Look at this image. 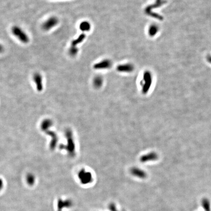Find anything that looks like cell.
<instances>
[{
	"instance_id": "7c38bea8",
	"label": "cell",
	"mask_w": 211,
	"mask_h": 211,
	"mask_svg": "<svg viewBox=\"0 0 211 211\" xmlns=\"http://www.w3.org/2000/svg\"><path fill=\"white\" fill-rule=\"evenodd\" d=\"M103 83H104V80H103V77L99 75L94 77L92 80V85L93 87L97 89L101 88L103 85Z\"/></svg>"
},
{
	"instance_id": "277c9868",
	"label": "cell",
	"mask_w": 211,
	"mask_h": 211,
	"mask_svg": "<svg viewBox=\"0 0 211 211\" xmlns=\"http://www.w3.org/2000/svg\"><path fill=\"white\" fill-rule=\"evenodd\" d=\"M85 37H86L85 34V33H82L79 35L78 38L72 41L69 49V55L72 57H74L76 55L79 50L78 48H77V45L82 43L84 41Z\"/></svg>"
},
{
	"instance_id": "52a82bcc",
	"label": "cell",
	"mask_w": 211,
	"mask_h": 211,
	"mask_svg": "<svg viewBox=\"0 0 211 211\" xmlns=\"http://www.w3.org/2000/svg\"><path fill=\"white\" fill-rule=\"evenodd\" d=\"M135 69V66L131 63L120 64L116 67L117 72L122 73H131Z\"/></svg>"
},
{
	"instance_id": "4fadbf2b",
	"label": "cell",
	"mask_w": 211,
	"mask_h": 211,
	"mask_svg": "<svg viewBox=\"0 0 211 211\" xmlns=\"http://www.w3.org/2000/svg\"><path fill=\"white\" fill-rule=\"evenodd\" d=\"M79 28L83 32H89L91 29V23L85 21L82 22L79 25Z\"/></svg>"
},
{
	"instance_id": "ac0fdd59",
	"label": "cell",
	"mask_w": 211,
	"mask_h": 211,
	"mask_svg": "<svg viewBox=\"0 0 211 211\" xmlns=\"http://www.w3.org/2000/svg\"><path fill=\"white\" fill-rule=\"evenodd\" d=\"M202 206L205 211H211L210 201L208 199H202Z\"/></svg>"
},
{
	"instance_id": "5b68a950",
	"label": "cell",
	"mask_w": 211,
	"mask_h": 211,
	"mask_svg": "<svg viewBox=\"0 0 211 211\" xmlns=\"http://www.w3.org/2000/svg\"><path fill=\"white\" fill-rule=\"evenodd\" d=\"M59 22V19L57 17H50L42 24V28L45 31H49L58 25Z\"/></svg>"
},
{
	"instance_id": "e0dca14e",
	"label": "cell",
	"mask_w": 211,
	"mask_h": 211,
	"mask_svg": "<svg viewBox=\"0 0 211 211\" xmlns=\"http://www.w3.org/2000/svg\"><path fill=\"white\" fill-rule=\"evenodd\" d=\"M49 135L52 136V142L50 143V148L52 149H54V148H55L56 146L57 143L58 141V137L56 135V133L54 132H49Z\"/></svg>"
},
{
	"instance_id": "2e32d148",
	"label": "cell",
	"mask_w": 211,
	"mask_h": 211,
	"mask_svg": "<svg viewBox=\"0 0 211 211\" xmlns=\"http://www.w3.org/2000/svg\"><path fill=\"white\" fill-rule=\"evenodd\" d=\"M36 178L35 176L32 173H28L26 176V181L30 186H32L35 184Z\"/></svg>"
},
{
	"instance_id": "ba28073f",
	"label": "cell",
	"mask_w": 211,
	"mask_h": 211,
	"mask_svg": "<svg viewBox=\"0 0 211 211\" xmlns=\"http://www.w3.org/2000/svg\"><path fill=\"white\" fill-rule=\"evenodd\" d=\"M158 156L156 152H150L145 155H142L139 158V160L142 163H146L150 161H156L158 159Z\"/></svg>"
},
{
	"instance_id": "8992f818",
	"label": "cell",
	"mask_w": 211,
	"mask_h": 211,
	"mask_svg": "<svg viewBox=\"0 0 211 211\" xmlns=\"http://www.w3.org/2000/svg\"><path fill=\"white\" fill-rule=\"evenodd\" d=\"M112 62L108 59H103L93 65V69L96 70L109 69L112 67Z\"/></svg>"
},
{
	"instance_id": "8fae6325",
	"label": "cell",
	"mask_w": 211,
	"mask_h": 211,
	"mask_svg": "<svg viewBox=\"0 0 211 211\" xmlns=\"http://www.w3.org/2000/svg\"><path fill=\"white\" fill-rule=\"evenodd\" d=\"M131 172L132 175L141 179H144L147 176V174L145 172L139 168H136V167L132 168L131 169Z\"/></svg>"
},
{
	"instance_id": "ffe728a7",
	"label": "cell",
	"mask_w": 211,
	"mask_h": 211,
	"mask_svg": "<svg viewBox=\"0 0 211 211\" xmlns=\"http://www.w3.org/2000/svg\"><path fill=\"white\" fill-rule=\"evenodd\" d=\"M5 50V48H4V46H3V45H2L1 43H0V53H2L4 52Z\"/></svg>"
},
{
	"instance_id": "d6986e66",
	"label": "cell",
	"mask_w": 211,
	"mask_h": 211,
	"mask_svg": "<svg viewBox=\"0 0 211 211\" xmlns=\"http://www.w3.org/2000/svg\"><path fill=\"white\" fill-rule=\"evenodd\" d=\"M4 182L3 180L2 179H0V191H1L4 188Z\"/></svg>"
},
{
	"instance_id": "30bf717a",
	"label": "cell",
	"mask_w": 211,
	"mask_h": 211,
	"mask_svg": "<svg viewBox=\"0 0 211 211\" xmlns=\"http://www.w3.org/2000/svg\"><path fill=\"white\" fill-rule=\"evenodd\" d=\"M33 79L37 91L41 92L43 89V77L41 74L39 72H35L33 76Z\"/></svg>"
},
{
	"instance_id": "6da1fadb",
	"label": "cell",
	"mask_w": 211,
	"mask_h": 211,
	"mask_svg": "<svg viewBox=\"0 0 211 211\" xmlns=\"http://www.w3.org/2000/svg\"><path fill=\"white\" fill-rule=\"evenodd\" d=\"M65 136L67 140V144L65 145H62L61 148L65 150L70 157H74L76 155V144L72 130L70 129L66 130Z\"/></svg>"
},
{
	"instance_id": "7a4b0ae2",
	"label": "cell",
	"mask_w": 211,
	"mask_h": 211,
	"mask_svg": "<svg viewBox=\"0 0 211 211\" xmlns=\"http://www.w3.org/2000/svg\"><path fill=\"white\" fill-rule=\"evenodd\" d=\"M152 75L149 71L144 72L142 80L140 81L141 92L143 94H146L149 91L152 84Z\"/></svg>"
},
{
	"instance_id": "5bb4252c",
	"label": "cell",
	"mask_w": 211,
	"mask_h": 211,
	"mask_svg": "<svg viewBox=\"0 0 211 211\" xmlns=\"http://www.w3.org/2000/svg\"><path fill=\"white\" fill-rule=\"evenodd\" d=\"M53 122L51 120L47 119L44 120L41 124V128L42 130L45 131L52 127V126Z\"/></svg>"
},
{
	"instance_id": "9a60e30c",
	"label": "cell",
	"mask_w": 211,
	"mask_h": 211,
	"mask_svg": "<svg viewBox=\"0 0 211 211\" xmlns=\"http://www.w3.org/2000/svg\"><path fill=\"white\" fill-rule=\"evenodd\" d=\"M158 30V27L156 25L153 24L150 25L148 29V33L149 36L153 37L157 34Z\"/></svg>"
},
{
	"instance_id": "3957f363",
	"label": "cell",
	"mask_w": 211,
	"mask_h": 211,
	"mask_svg": "<svg viewBox=\"0 0 211 211\" xmlns=\"http://www.w3.org/2000/svg\"><path fill=\"white\" fill-rule=\"evenodd\" d=\"M12 32L21 42L23 44H28L30 40L28 35L21 27L18 25H14L12 27Z\"/></svg>"
},
{
	"instance_id": "9c48e42d",
	"label": "cell",
	"mask_w": 211,
	"mask_h": 211,
	"mask_svg": "<svg viewBox=\"0 0 211 211\" xmlns=\"http://www.w3.org/2000/svg\"><path fill=\"white\" fill-rule=\"evenodd\" d=\"M78 176L81 181L83 183H87L91 182L92 180V175L89 172L82 169L79 172Z\"/></svg>"
}]
</instances>
